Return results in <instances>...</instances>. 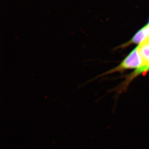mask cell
<instances>
[{
  "instance_id": "cell-3",
  "label": "cell",
  "mask_w": 149,
  "mask_h": 149,
  "mask_svg": "<svg viewBox=\"0 0 149 149\" xmlns=\"http://www.w3.org/2000/svg\"><path fill=\"white\" fill-rule=\"evenodd\" d=\"M138 47L143 62L142 65L149 67V36L138 45Z\"/></svg>"
},
{
  "instance_id": "cell-5",
  "label": "cell",
  "mask_w": 149,
  "mask_h": 149,
  "mask_svg": "<svg viewBox=\"0 0 149 149\" xmlns=\"http://www.w3.org/2000/svg\"><path fill=\"white\" fill-rule=\"evenodd\" d=\"M148 24L149 25V22H148Z\"/></svg>"
},
{
  "instance_id": "cell-4",
  "label": "cell",
  "mask_w": 149,
  "mask_h": 149,
  "mask_svg": "<svg viewBox=\"0 0 149 149\" xmlns=\"http://www.w3.org/2000/svg\"><path fill=\"white\" fill-rule=\"evenodd\" d=\"M148 72H149V68H148Z\"/></svg>"
},
{
  "instance_id": "cell-2",
  "label": "cell",
  "mask_w": 149,
  "mask_h": 149,
  "mask_svg": "<svg viewBox=\"0 0 149 149\" xmlns=\"http://www.w3.org/2000/svg\"><path fill=\"white\" fill-rule=\"evenodd\" d=\"M149 36V25L147 24L139 30L134 35L130 41L126 42L120 47L125 48L133 44H141Z\"/></svg>"
},
{
  "instance_id": "cell-1",
  "label": "cell",
  "mask_w": 149,
  "mask_h": 149,
  "mask_svg": "<svg viewBox=\"0 0 149 149\" xmlns=\"http://www.w3.org/2000/svg\"><path fill=\"white\" fill-rule=\"evenodd\" d=\"M142 64L143 62L142 58H141V55L139 54L138 46L129 54V55L122 61V62H121L118 66L106 72L105 73H103L102 74L100 75L97 77L95 78L94 79H92V81L95 80V79L100 77H102L104 75L114 73L115 72H123L124 70L128 69L135 68L138 69L142 66Z\"/></svg>"
}]
</instances>
